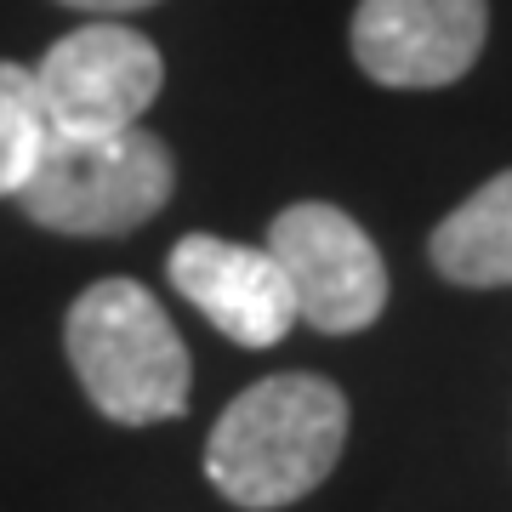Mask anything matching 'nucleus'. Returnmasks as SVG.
I'll list each match as a JSON object with an SVG mask.
<instances>
[{"instance_id":"f257e3e1","label":"nucleus","mask_w":512,"mask_h":512,"mask_svg":"<svg viewBox=\"0 0 512 512\" xmlns=\"http://www.w3.org/2000/svg\"><path fill=\"white\" fill-rule=\"evenodd\" d=\"M348 439V399L325 376L291 370L245 387L205 444V473L234 507H291L330 478Z\"/></svg>"},{"instance_id":"f03ea898","label":"nucleus","mask_w":512,"mask_h":512,"mask_svg":"<svg viewBox=\"0 0 512 512\" xmlns=\"http://www.w3.org/2000/svg\"><path fill=\"white\" fill-rule=\"evenodd\" d=\"M63 348L86 399L109 421L148 427V421L183 416L188 348L137 279H97L86 296H74Z\"/></svg>"},{"instance_id":"7ed1b4c3","label":"nucleus","mask_w":512,"mask_h":512,"mask_svg":"<svg viewBox=\"0 0 512 512\" xmlns=\"http://www.w3.org/2000/svg\"><path fill=\"white\" fill-rule=\"evenodd\" d=\"M171 188H177V165L154 131L126 126L103 131V137L52 131V143L40 154L35 177L23 183L18 205L52 234L103 239L148 222L171 200Z\"/></svg>"},{"instance_id":"20e7f679","label":"nucleus","mask_w":512,"mask_h":512,"mask_svg":"<svg viewBox=\"0 0 512 512\" xmlns=\"http://www.w3.org/2000/svg\"><path fill=\"white\" fill-rule=\"evenodd\" d=\"M279 274L296 296V319H308L325 336H353L382 319L387 308V268L370 234L348 211L319 200L285 205L268 228Z\"/></svg>"},{"instance_id":"39448f33","label":"nucleus","mask_w":512,"mask_h":512,"mask_svg":"<svg viewBox=\"0 0 512 512\" xmlns=\"http://www.w3.org/2000/svg\"><path fill=\"white\" fill-rule=\"evenodd\" d=\"M165 63L154 40L126 23H86L35 63L40 103L63 137H103V131L143 126L148 103L160 97Z\"/></svg>"},{"instance_id":"423d86ee","label":"nucleus","mask_w":512,"mask_h":512,"mask_svg":"<svg viewBox=\"0 0 512 512\" xmlns=\"http://www.w3.org/2000/svg\"><path fill=\"white\" fill-rule=\"evenodd\" d=\"M484 29V0H359L353 57L376 86L427 92L473 69L484 52Z\"/></svg>"},{"instance_id":"0eeeda50","label":"nucleus","mask_w":512,"mask_h":512,"mask_svg":"<svg viewBox=\"0 0 512 512\" xmlns=\"http://www.w3.org/2000/svg\"><path fill=\"white\" fill-rule=\"evenodd\" d=\"M171 285L239 348H274L296 325V296L268 245L188 234L171 251Z\"/></svg>"},{"instance_id":"6e6552de","label":"nucleus","mask_w":512,"mask_h":512,"mask_svg":"<svg viewBox=\"0 0 512 512\" xmlns=\"http://www.w3.org/2000/svg\"><path fill=\"white\" fill-rule=\"evenodd\" d=\"M433 268L473 291L512 285V171L490 177L433 228Z\"/></svg>"},{"instance_id":"1a4fd4ad","label":"nucleus","mask_w":512,"mask_h":512,"mask_svg":"<svg viewBox=\"0 0 512 512\" xmlns=\"http://www.w3.org/2000/svg\"><path fill=\"white\" fill-rule=\"evenodd\" d=\"M52 143V114L40 103L35 69L0 63V200H18Z\"/></svg>"},{"instance_id":"9d476101","label":"nucleus","mask_w":512,"mask_h":512,"mask_svg":"<svg viewBox=\"0 0 512 512\" xmlns=\"http://www.w3.org/2000/svg\"><path fill=\"white\" fill-rule=\"evenodd\" d=\"M63 6H74V12H97V18H120V12H143V6H154V0H63Z\"/></svg>"}]
</instances>
